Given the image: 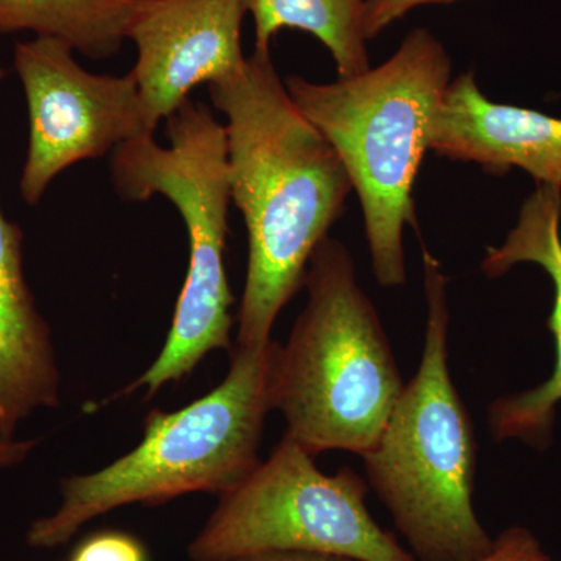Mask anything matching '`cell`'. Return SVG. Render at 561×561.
<instances>
[{
    "label": "cell",
    "mask_w": 561,
    "mask_h": 561,
    "mask_svg": "<svg viewBox=\"0 0 561 561\" xmlns=\"http://www.w3.org/2000/svg\"><path fill=\"white\" fill-rule=\"evenodd\" d=\"M316 456L284 434L267 460L219 496L187 546L192 561L316 552L359 561H419L367 507L368 485L351 468L320 471Z\"/></svg>",
    "instance_id": "cell-7"
},
{
    "label": "cell",
    "mask_w": 561,
    "mask_h": 561,
    "mask_svg": "<svg viewBox=\"0 0 561 561\" xmlns=\"http://www.w3.org/2000/svg\"><path fill=\"white\" fill-rule=\"evenodd\" d=\"M468 561H551L542 551L540 541L522 526L502 531L485 556Z\"/></svg>",
    "instance_id": "cell-16"
},
{
    "label": "cell",
    "mask_w": 561,
    "mask_h": 561,
    "mask_svg": "<svg viewBox=\"0 0 561 561\" xmlns=\"http://www.w3.org/2000/svg\"><path fill=\"white\" fill-rule=\"evenodd\" d=\"M451 58L416 28L375 69L334 83L300 76L284 84L302 116L331 144L359 197L379 286L405 283L402 234L416 225L413 186L431 150L432 127L451 83Z\"/></svg>",
    "instance_id": "cell-2"
},
{
    "label": "cell",
    "mask_w": 561,
    "mask_h": 561,
    "mask_svg": "<svg viewBox=\"0 0 561 561\" xmlns=\"http://www.w3.org/2000/svg\"><path fill=\"white\" fill-rule=\"evenodd\" d=\"M147 0H0V35L28 31L81 55L113 57Z\"/></svg>",
    "instance_id": "cell-13"
},
{
    "label": "cell",
    "mask_w": 561,
    "mask_h": 561,
    "mask_svg": "<svg viewBox=\"0 0 561 561\" xmlns=\"http://www.w3.org/2000/svg\"><path fill=\"white\" fill-rule=\"evenodd\" d=\"M60 390L50 327L25 279L24 234L0 209V442L36 409L58 408Z\"/></svg>",
    "instance_id": "cell-11"
},
{
    "label": "cell",
    "mask_w": 561,
    "mask_h": 561,
    "mask_svg": "<svg viewBox=\"0 0 561 561\" xmlns=\"http://www.w3.org/2000/svg\"><path fill=\"white\" fill-rule=\"evenodd\" d=\"M561 191L538 184L524 202L518 225L501 247H490L482 271L490 278L505 275L516 264L540 265L553 284V308L548 320L556 341V368L535 389L500 398L490 405L489 421L496 440L519 438L537 448L551 440L556 408L561 402Z\"/></svg>",
    "instance_id": "cell-12"
},
{
    "label": "cell",
    "mask_w": 561,
    "mask_h": 561,
    "mask_svg": "<svg viewBox=\"0 0 561 561\" xmlns=\"http://www.w3.org/2000/svg\"><path fill=\"white\" fill-rule=\"evenodd\" d=\"M245 13L242 0H147L128 39L138 49L131 73L151 131L190 102L195 88L245 66Z\"/></svg>",
    "instance_id": "cell-9"
},
{
    "label": "cell",
    "mask_w": 561,
    "mask_h": 561,
    "mask_svg": "<svg viewBox=\"0 0 561 561\" xmlns=\"http://www.w3.org/2000/svg\"><path fill=\"white\" fill-rule=\"evenodd\" d=\"M227 117L231 201L249 232L236 345L272 341L284 306L305 287L313 251L353 191L328 139L291 102L271 54L254 51L230 79L209 84Z\"/></svg>",
    "instance_id": "cell-1"
},
{
    "label": "cell",
    "mask_w": 561,
    "mask_h": 561,
    "mask_svg": "<svg viewBox=\"0 0 561 561\" xmlns=\"http://www.w3.org/2000/svg\"><path fill=\"white\" fill-rule=\"evenodd\" d=\"M423 356L381 437L364 454L368 482L419 561H468L493 538L472 505L478 445L448 365L449 308L440 262L427 250Z\"/></svg>",
    "instance_id": "cell-4"
},
{
    "label": "cell",
    "mask_w": 561,
    "mask_h": 561,
    "mask_svg": "<svg viewBox=\"0 0 561 561\" xmlns=\"http://www.w3.org/2000/svg\"><path fill=\"white\" fill-rule=\"evenodd\" d=\"M14 69L28 106L31 138L20 190L36 205L70 165L113 153L122 144L153 135L135 77L98 76L81 68L69 44L55 38L20 43Z\"/></svg>",
    "instance_id": "cell-8"
},
{
    "label": "cell",
    "mask_w": 561,
    "mask_h": 561,
    "mask_svg": "<svg viewBox=\"0 0 561 561\" xmlns=\"http://www.w3.org/2000/svg\"><path fill=\"white\" fill-rule=\"evenodd\" d=\"M453 2H459V0H365V38H375L393 22L401 20L409 11L419 9L421 5Z\"/></svg>",
    "instance_id": "cell-17"
},
{
    "label": "cell",
    "mask_w": 561,
    "mask_h": 561,
    "mask_svg": "<svg viewBox=\"0 0 561 561\" xmlns=\"http://www.w3.org/2000/svg\"><path fill=\"white\" fill-rule=\"evenodd\" d=\"M236 561H359L350 557L331 556V553L316 552H275L264 556L249 557Z\"/></svg>",
    "instance_id": "cell-19"
},
{
    "label": "cell",
    "mask_w": 561,
    "mask_h": 561,
    "mask_svg": "<svg viewBox=\"0 0 561 561\" xmlns=\"http://www.w3.org/2000/svg\"><path fill=\"white\" fill-rule=\"evenodd\" d=\"M66 561H150L149 551L135 535L101 530L81 540Z\"/></svg>",
    "instance_id": "cell-15"
},
{
    "label": "cell",
    "mask_w": 561,
    "mask_h": 561,
    "mask_svg": "<svg viewBox=\"0 0 561 561\" xmlns=\"http://www.w3.org/2000/svg\"><path fill=\"white\" fill-rule=\"evenodd\" d=\"M168 124L169 147L153 135L122 144L111 158V179L122 201L154 195L179 209L190 239V267L160 356L121 391L147 398L190 376L209 353L232 350L227 238L231 190L227 130L203 103L186 102Z\"/></svg>",
    "instance_id": "cell-6"
},
{
    "label": "cell",
    "mask_w": 561,
    "mask_h": 561,
    "mask_svg": "<svg viewBox=\"0 0 561 561\" xmlns=\"http://www.w3.org/2000/svg\"><path fill=\"white\" fill-rule=\"evenodd\" d=\"M308 302L278 346L273 411L312 456H364L381 437L404 382L375 306L360 289L348 249L327 238L306 271Z\"/></svg>",
    "instance_id": "cell-5"
},
{
    "label": "cell",
    "mask_w": 561,
    "mask_h": 561,
    "mask_svg": "<svg viewBox=\"0 0 561 561\" xmlns=\"http://www.w3.org/2000/svg\"><path fill=\"white\" fill-rule=\"evenodd\" d=\"M38 440L0 442V468H10L27 459Z\"/></svg>",
    "instance_id": "cell-18"
},
{
    "label": "cell",
    "mask_w": 561,
    "mask_h": 561,
    "mask_svg": "<svg viewBox=\"0 0 561 561\" xmlns=\"http://www.w3.org/2000/svg\"><path fill=\"white\" fill-rule=\"evenodd\" d=\"M431 150L476 162L493 175L523 169L538 184L561 191V119L489 101L471 70L453 80L443 95Z\"/></svg>",
    "instance_id": "cell-10"
},
{
    "label": "cell",
    "mask_w": 561,
    "mask_h": 561,
    "mask_svg": "<svg viewBox=\"0 0 561 561\" xmlns=\"http://www.w3.org/2000/svg\"><path fill=\"white\" fill-rule=\"evenodd\" d=\"M278 346H232L230 371L216 389L180 411H151L133 451L101 471L62 479L60 507L31 524L27 545L60 548L84 524L125 505H161L190 493L220 496L242 482L261 461Z\"/></svg>",
    "instance_id": "cell-3"
},
{
    "label": "cell",
    "mask_w": 561,
    "mask_h": 561,
    "mask_svg": "<svg viewBox=\"0 0 561 561\" xmlns=\"http://www.w3.org/2000/svg\"><path fill=\"white\" fill-rule=\"evenodd\" d=\"M254 20V51L271 54L280 28L316 36L331 51L339 79L370 69L364 32L365 0H242Z\"/></svg>",
    "instance_id": "cell-14"
}]
</instances>
